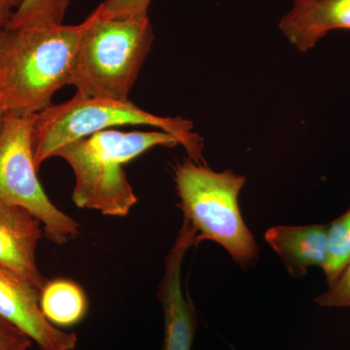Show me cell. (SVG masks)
<instances>
[{
	"mask_svg": "<svg viewBox=\"0 0 350 350\" xmlns=\"http://www.w3.org/2000/svg\"><path fill=\"white\" fill-rule=\"evenodd\" d=\"M82 25H41L0 31V107L32 116L68 85Z\"/></svg>",
	"mask_w": 350,
	"mask_h": 350,
	"instance_id": "cell-1",
	"label": "cell"
},
{
	"mask_svg": "<svg viewBox=\"0 0 350 350\" xmlns=\"http://www.w3.org/2000/svg\"><path fill=\"white\" fill-rule=\"evenodd\" d=\"M178 140L163 131L109 129L64 145L54 157L64 159L75 177L72 200L80 208L125 217L137 204L124 167L157 146L175 147Z\"/></svg>",
	"mask_w": 350,
	"mask_h": 350,
	"instance_id": "cell-2",
	"label": "cell"
},
{
	"mask_svg": "<svg viewBox=\"0 0 350 350\" xmlns=\"http://www.w3.org/2000/svg\"><path fill=\"white\" fill-rule=\"evenodd\" d=\"M81 25L68 85L89 98L129 100L155 40L149 17H112L100 4Z\"/></svg>",
	"mask_w": 350,
	"mask_h": 350,
	"instance_id": "cell-3",
	"label": "cell"
},
{
	"mask_svg": "<svg viewBox=\"0 0 350 350\" xmlns=\"http://www.w3.org/2000/svg\"><path fill=\"white\" fill-rule=\"evenodd\" d=\"M148 126L174 135L196 163L204 162V139L193 122L182 117H161L130 100L89 98L75 94L70 100L51 105L34 119L33 151L36 169L64 145L113 126Z\"/></svg>",
	"mask_w": 350,
	"mask_h": 350,
	"instance_id": "cell-4",
	"label": "cell"
},
{
	"mask_svg": "<svg viewBox=\"0 0 350 350\" xmlns=\"http://www.w3.org/2000/svg\"><path fill=\"white\" fill-rule=\"evenodd\" d=\"M174 180L184 218L197 230L196 244L214 241L239 264L256 261L259 250L239 206L245 177L214 172L188 158L177 163Z\"/></svg>",
	"mask_w": 350,
	"mask_h": 350,
	"instance_id": "cell-5",
	"label": "cell"
},
{
	"mask_svg": "<svg viewBox=\"0 0 350 350\" xmlns=\"http://www.w3.org/2000/svg\"><path fill=\"white\" fill-rule=\"evenodd\" d=\"M36 115H5L0 133V202L24 207L40 221L44 236L62 245L78 238L80 225L51 202L39 181L33 151Z\"/></svg>",
	"mask_w": 350,
	"mask_h": 350,
	"instance_id": "cell-6",
	"label": "cell"
},
{
	"mask_svg": "<svg viewBox=\"0 0 350 350\" xmlns=\"http://www.w3.org/2000/svg\"><path fill=\"white\" fill-rule=\"evenodd\" d=\"M198 232L184 218L176 241L165 260V271L158 296L163 313V338L161 350H192L197 332V314L182 288V264L184 257L196 244Z\"/></svg>",
	"mask_w": 350,
	"mask_h": 350,
	"instance_id": "cell-7",
	"label": "cell"
},
{
	"mask_svg": "<svg viewBox=\"0 0 350 350\" xmlns=\"http://www.w3.org/2000/svg\"><path fill=\"white\" fill-rule=\"evenodd\" d=\"M40 290L10 269L0 267V317L42 350H75L78 337L51 324L40 308Z\"/></svg>",
	"mask_w": 350,
	"mask_h": 350,
	"instance_id": "cell-8",
	"label": "cell"
},
{
	"mask_svg": "<svg viewBox=\"0 0 350 350\" xmlns=\"http://www.w3.org/2000/svg\"><path fill=\"white\" fill-rule=\"evenodd\" d=\"M41 222L24 207L0 202V267L42 290L48 280L36 264L38 244L44 236Z\"/></svg>",
	"mask_w": 350,
	"mask_h": 350,
	"instance_id": "cell-9",
	"label": "cell"
},
{
	"mask_svg": "<svg viewBox=\"0 0 350 350\" xmlns=\"http://www.w3.org/2000/svg\"><path fill=\"white\" fill-rule=\"evenodd\" d=\"M280 29L295 48L306 52L332 31H350V0H315L293 5L280 20Z\"/></svg>",
	"mask_w": 350,
	"mask_h": 350,
	"instance_id": "cell-10",
	"label": "cell"
},
{
	"mask_svg": "<svg viewBox=\"0 0 350 350\" xmlns=\"http://www.w3.org/2000/svg\"><path fill=\"white\" fill-rule=\"evenodd\" d=\"M329 225L276 226L265 239L278 253L288 273L306 275L310 267L323 268L326 261Z\"/></svg>",
	"mask_w": 350,
	"mask_h": 350,
	"instance_id": "cell-11",
	"label": "cell"
},
{
	"mask_svg": "<svg viewBox=\"0 0 350 350\" xmlns=\"http://www.w3.org/2000/svg\"><path fill=\"white\" fill-rule=\"evenodd\" d=\"M40 308L45 319L53 325L75 326L86 315L87 297L75 282L55 280L47 282L41 290Z\"/></svg>",
	"mask_w": 350,
	"mask_h": 350,
	"instance_id": "cell-12",
	"label": "cell"
},
{
	"mask_svg": "<svg viewBox=\"0 0 350 350\" xmlns=\"http://www.w3.org/2000/svg\"><path fill=\"white\" fill-rule=\"evenodd\" d=\"M350 264V208L329 225L323 269L328 289L335 286Z\"/></svg>",
	"mask_w": 350,
	"mask_h": 350,
	"instance_id": "cell-13",
	"label": "cell"
},
{
	"mask_svg": "<svg viewBox=\"0 0 350 350\" xmlns=\"http://www.w3.org/2000/svg\"><path fill=\"white\" fill-rule=\"evenodd\" d=\"M69 0H24L6 29L63 24Z\"/></svg>",
	"mask_w": 350,
	"mask_h": 350,
	"instance_id": "cell-14",
	"label": "cell"
},
{
	"mask_svg": "<svg viewBox=\"0 0 350 350\" xmlns=\"http://www.w3.org/2000/svg\"><path fill=\"white\" fill-rule=\"evenodd\" d=\"M315 303L323 308H349L350 264L335 286L319 295L315 299Z\"/></svg>",
	"mask_w": 350,
	"mask_h": 350,
	"instance_id": "cell-15",
	"label": "cell"
},
{
	"mask_svg": "<svg viewBox=\"0 0 350 350\" xmlns=\"http://www.w3.org/2000/svg\"><path fill=\"white\" fill-rule=\"evenodd\" d=\"M152 0H105L103 11L117 18H147Z\"/></svg>",
	"mask_w": 350,
	"mask_h": 350,
	"instance_id": "cell-16",
	"label": "cell"
},
{
	"mask_svg": "<svg viewBox=\"0 0 350 350\" xmlns=\"http://www.w3.org/2000/svg\"><path fill=\"white\" fill-rule=\"evenodd\" d=\"M31 345V338L0 317V350H27Z\"/></svg>",
	"mask_w": 350,
	"mask_h": 350,
	"instance_id": "cell-17",
	"label": "cell"
},
{
	"mask_svg": "<svg viewBox=\"0 0 350 350\" xmlns=\"http://www.w3.org/2000/svg\"><path fill=\"white\" fill-rule=\"evenodd\" d=\"M24 0H0V31L6 29Z\"/></svg>",
	"mask_w": 350,
	"mask_h": 350,
	"instance_id": "cell-18",
	"label": "cell"
},
{
	"mask_svg": "<svg viewBox=\"0 0 350 350\" xmlns=\"http://www.w3.org/2000/svg\"><path fill=\"white\" fill-rule=\"evenodd\" d=\"M315 0H293L294 5H306V4L312 3Z\"/></svg>",
	"mask_w": 350,
	"mask_h": 350,
	"instance_id": "cell-19",
	"label": "cell"
},
{
	"mask_svg": "<svg viewBox=\"0 0 350 350\" xmlns=\"http://www.w3.org/2000/svg\"><path fill=\"white\" fill-rule=\"evenodd\" d=\"M6 113L0 107V133H1L2 126H3L4 118H5Z\"/></svg>",
	"mask_w": 350,
	"mask_h": 350,
	"instance_id": "cell-20",
	"label": "cell"
}]
</instances>
